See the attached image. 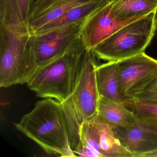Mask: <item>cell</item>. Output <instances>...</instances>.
<instances>
[{"label": "cell", "instance_id": "277c9868", "mask_svg": "<svg viewBox=\"0 0 157 157\" xmlns=\"http://www.w3.org/2000/svg\"><path fill=\"white\" fill-rule=\"evenodd\" d=\"M97 59L92 50L86 49L74 90L70 97L61 102L70 131L71 146L75 155L79 145L81 126L97 112L100 97L95 74L99 65Z\"/></svg>", "mask_w": 157, "mask_h": 157}, {"label": "cell", "instance_id": "5bb4252c", "mask_svg": "<svg viewBox=\"0 0 157 157\" xmlns=\"http://www.w3.org/2000/svg\"><path fill=\"white\" fill-rule=\"evenodd\" d=\"M104 1L95 0L73 7L57 19L42 26L32 35L45 33L70 24L84 21L102 4Z\"/></svg>", "mask_w": 157, "mask_h": 157}, {"label": "cell", "instance_id": "8992f818", "mask_svg": "<svg viewBox=\"0 0 157 157\" xmlns=\"http://www.w3.org/2000/svg\"><path fill=\"white\" fill-rule=\"evenodd\" d=\"M118 84L122 97L135 99L157 77V60L145 53L117 62Z\"/></svg>", "mask_w": 157, "mask_h": 157}, {"label": "cell", "instance_id": "7c38bea8", "mask_svg": "<svg viewBox=\"0 0 157 157\" xmlns=\"http://www.w3.org/2000/svg\"><path fill=\"white\" fill-rule=\"evenodd\" d=\"M95 74L100 96L124 103L125 99L120 94L118 88L117 62L108 61L98 65Z\"/></svg>", "mask_w": 157, "mask_h": 157}, {"label": "cell", "instance_id": "7a4b0ae2", "mask_svg": "<svg viewBox=\"0 0 157 157\" xmlns=\"http://www.w3.org/2000/svg\"><path fill=\"white\" fill-rule=\"evenodd\" d=\"M23 20L0 24V87L27 83L39 67Z\"/></svg>", "mask_w": 157, "mask_h": 157}, {"label": "cell", "instance_id": "9c48e42d", "mask_svg": "<svg viewBox=\"0 0 157 157\" xmlns=\"http://www.w3.org/2000/svg\"><path fill=\"white\" fill-rule=\"evenodd\" d=\"M116 137L133 157L157 150V131L138 122L130 127L113 126Z\"/></svg>", "mask_w": 157, "mask_h": 157}, {"label": "cell", "instance_id": "ba28073f", "mask_svg": "<svg viewBox=\"0 0 157 157\" xmlns=\"http://www.w3.org/2000/svg\"><path fill=\"white\" fill-rule=\"evenodd\" d=\"M140 18L127 21L117 20L112 10L111 0H105L85 20L80 37L86 49L92 50L118 29Z\"/></svg>", "mask_w": 157, "mask_h": 157}, {"label": "cell", "instance_id": "4fadbf2b", "mask_svg": "<svg viewBox=\"0 0 157 157\" xmlns=\"http://www.w3.org/2000/svg\"><path fill=\"white\" fill-rule=\"evenodd\" d=\"M97 113L113 126L130 127L138 122L133 111L123 103L100 96Z\"/></svg>", "mask_w": 157, "mask_h": 157}, {"label": "cell", "instance_id": "ffe728a7", "mask_svg": "<svg viewBox=\"0 0 157 157\" xmlns=\"http://www.w3.org/2000/svg\"><path fill=\"white\" fill-rule=\"evenodd\" d=\"M153 2H155L156 3H157V0H151Z\"/></svg>", "mask_w": 157, "mask_h": 157}, {"label": "cell", "instance_id": "ac0fdd59", "mask_svg": "<svg viewBox=\"0 0 157 157\" xmlns=\"http://www.w3.org/2000/svg\"><path fill=\"white\" fill-rule=\"evenodd\" d=\"M17 1L22 16L25 21L28 24L31 11L36 1L35 0H17Z\"/></svg>", "mask_w": 157, "mask_h": 157}, {"label": "cell", "instance_id": "e0dca14e", "mask_svg": "<svg viewBox=\"0 0 157 157\" xmlns=\"http://www.w3.org/2000/svg\"><path fill=\"white\" fill-rule=\"evenodd\" d=\"M134 99L157 104V77L147 89Z\"/></svg>", "mask_w": 157, "mask_h": 157}, {"label": "cell", "instance_id": "3957f363", "mask_svg": "<svg viewBox=\"0 0 157 157\" xmlns=\"http://www.w3.org/2000/svg\"><path fill=\"white\" fill-rule=\"evenodd\" d=\"M86 49L79 36L63 55L39 67L27 86L40 98L66 101L75 88Z\"/></svg>", "mask_w": 157, "mask_h": 157}, {"label": "cell", "instance_id": "9a60e30c", "mask_svg": "<svg viewBox=\"0 0 157 157\" xmlns=\"http://www.w3.org/2000/svg\"><path fill=\"white\" fill-rule=\"evenodd\" d=\"M115 17L120 21L141 18L156 11L157 3L151 0H111Z\"/></svg>", "mask_w": 157, "mask_h": 157}, {"label": "cell", "instance_id": "d6986e66", "mask_svg": "<svg viewBox=\"0 0 157 157\" xmlns=\"http://www.w3.org/2000/svg\"><path fill=\"white\" fill-rule=\"evenodd\" d=\"M155 17H156V20L157 21V8H156V11H155Z\"/></svg>", "mask_w": 157, "mask_h": 157}, {"label": "cell", "instance_id": "2e32d148", "mask_svg": "<svg viewBox=\"0 0 157 157\" xmlns=\"http://www.w3.org/2000/svg\"><path fill=\"white\" fill-rule=\"evenodd\" d=\"M123 104L133 111L139 123L157 131V104L136 99L125 100Z\"/></svg>", "mask_w": 157, "mask_h": 157}, {"label": "cell", "instance_id": "6da1fadb", "mask_svg": "<svg viewBox=\"0 0 157 157\" xmlns=\"http://www.w3.org/2000/svg\"><path fill=\"white\" fill-rule=\"evenodd\" d=\"M15 126L48 154L76 157L71 146L69 127L61 102L52 98L38 101Z\"/></svg>", "mask_w": 157, "mask_h": 157}, {"label": "cell", "instance_id": "52a82bcc", "mask_svg": "<svg viewBox=\"0 0 157 157\" xmlns=\"http://www.w3.org/2000/svg\"><path fill=\"white\" fill-rule=\"evenodd\" d=\"M84 21L70 24L42 33L32 34L31 43L39 67L67 51L79 37Z\"/></svg>", "mask_w": 157, "mask_h": 157}, {"label": "cell", "instance_id": "8fae6325", "mask_svg": "<svg viewBox=\"0 0 157 157\" xmlns=\"http://www.w3.org/2000/svg\"><path fill=\"white\" fill-rule=\"evenodd\" d=\"M92 117L103 157H133L116 136L113 126L105 121L97 112Z\"/></svg>", "mask_w": 157, "mask_h": 157}, {"label": "cell", "instance_id": "5b68a950", "mask_svg": "<svg viewBox=\"0 0 157 157\" xmlns=\"http://www.w3.org/2000/svg\"><path fill=\"white\" fill-rule=\"evenodd\" d=\"M157 29L155 11L124 25L91 50L99 59L118 62L145 53Z\"/></svg>", "mask_w": 157, "mask_h": 157}, {"label": "cell", "instance_id": "30bf717a", "mask_svg": "<svg viewBox=\"0 0 157 157\" xmlns=\"http://www.w3.org/2000/svg\"><path fill=\"white\" fill-rule=\"evenodd\" d=\"M95 0H37L31 11L28 25L33 34L73 7Z\"/></svg>", "mask_w": 157, "mask_h": 157}]
</instances>
